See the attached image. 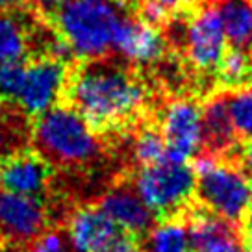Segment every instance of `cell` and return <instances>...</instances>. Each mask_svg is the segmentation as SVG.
<instances>
[{
    "instance_id": "16",
    "label": "cell",
    "mask_w": 252,
    "mask_h": 252,
    "mask_svg": "<svg viewBox=\"0 0 252 252\" xmlns=\"http://www.w3.org/2000/svg\"><path fill=\"white\" fill-rule=\"evenodd\" d=\"M32 125L17 102H0V163L32 150Z\"/></svg>"
},
{
    "instance_id": "17",
    "label": "cell",
    "mask_w": 252,
    "mask_h": 252,
    "mask_svg": "<svg viewBox=\"0 0 252 252\" xmlns=\"http://www.w3.org/2000/svg\"><path fill=\"white\" fill-rule=\"evenodd\" d=\"M226 43L234 50L252 52V0H222L217 4Z\"/></svg>"
},
{
    "instance_id": "11",
    "label": "cell",
    "mask_w": 252,
    "mask_h": 252,
    "mask_svg": "<svg viewBox=\"0 0 252 252\" xmlns=\"http://www.w3.org/2000/svg\"><path fill=\"white\" fill-rule=\"evenodd\" d=\"M171 50L159 28L145 23L137 15L130 17L119 32L115 56L123 58L141 72L150 71Z\"/></svg>"
},
{
    "instance_id": "29",
    "label": "cell",
    "mask_w": 252,
    "mask_h": 252,
    "mask_svg": "<svg viewBox=\"0 0 252 252\" xmlns=\"http://www.w3.org/2000/svg\"><path fill=\"white\" fill-rule=\"evenodd\" d=\"M4 252H23V251H19V249H11V247H6Z\"/></svg>"
},
{
    "instance_id": "10",
    "label": "cell",
    "mask_w": 252,
    "mask_h": 252,
    "mask_svg": "<svg viewBox=\"0 0 252 252\" xmlns=\"http://www.w3.org/2000/svg\"><path fill=\"white\" fill-rule=\"evenodd\" d=\"M94 206L104 212L117 226L135 237H145L158 224V219L139 197L130 174H121L111 182Z\"/></svg>"
},
{
    "instance_id": "22",
    "label": "cell",
    "mask_w": 252,
    "mask_h": 252,
    "mask_svg": "<svg viewBox=\"0 0 252 252\" xmlns=\"http://www.w3.org/2000/svg\"><path fill=\"white\" fill-rule=\"evenodd\" d=\"M28 60L0 63V102H15L23 87Z\"/></svg>"
},
{
    "instance_id": "5",
    "label": "cell",
    "mask_w": 252,
    "mask_h": 252,
    "mask_svg": "<svg viewBox=\"0 0 252 252\" xmlns=\"http://www.w3.org/2000/svg\"><path fill=\"white\" fill-rule=\"evenodd\" d=\"M130 176L139 197L154 213L158 222L180 217L195 202L197 174L189 161H173L165 158L163 161L143 167Z\"/></svg>"
},
{
    "instance_id": "20",
    "label": "cell",
    "mask_w": 252,
    "mask_h": 252,
    "mask_svg": "<svg viewBox=\"0 0 252 252\" xmlns=\"http://www.w3.org/2000/svg\"><path fill=\"white\" fill-rule=\"evenodd\" d=\"M200 6H204L202 0H139L137 17L156 28H161L169 17L193 13Z\"/></svg>"
},
{
    "instance_id": "27",
    "label": "cell",
    "mask_w": 252,
    "mask_h": 252,
    "mask_svg": "<svg viewBox=\"0 0 252 252\" xmlns=\"http://www.w3.org/2000/svg\"><path fill=\"white\" fill-rule=\"evenodd\" d=\"M241 232H243V239L245 237H252V204H251V208H249L247 215H245L243 228H241Z\"/></svg>"
},
{
    "instance_id": "4",
    "label": "cell",
    "mask_w": 252,
    "mask_h": 252,
    "mask_svg": "<svg viewBox=\"0 0 252 252\" xmlns=\"http://www.w3.org/2000/svg\"><path fill=\"white\" fill-rule=\"evenodd\" d=\"M191 165L197 174L195 202L232 226L243 228L245 215L252 204L251 176L226 159L197 156Z\"/></svg>"
},
{
    "instance_id": "8",
    "label": "cell",
    "mask_w": 252,
    "mask_h": 252,
    "mask_svg": "<svg viewBox=\"0 0 252 252\" xmlns=\"http://www.w3.org/2000/svg\"><path fill=\"white\" fill-rule=\"evenodd\" d=\"M52 226L45 200L0 188V237L6 247L23 251Z\"/></svg>"
},
{
    "instance_id": "28",
    "label": "cell",
    "mask_w": 252,
    "mask_h": 252,
    "mask_svg": "<svg viewBox=\"0 0 252 252\" xmlns=\"http://www.w3.org/2000/svg\"><path fill=\"white\" fill-rule=\"evenodd\" d=\"M243 247H245V252H252V237H245Z\"/></svg>"
},
{
    "instance_id": "6",
    "label": "cell",
    "mask_w": 252,
    "mask_h": 252,
    "mask_svg": "<svg viewBox=\"0 0 252 252\" xmlns=\"http://www.w3.org/2000/svg\"><path fill=\"white\" fill-rule=\"evenodd\" d=\"M226 54V37L222 32L219 11L215 6H200L189 17L186 48L182 62L186 63L195 84L197 94L204 100L217 91V71Z\"/></svg>"
},
{
    "instance_id": "21",
    "label": "cell",
    "mask_w": 252,
    "mask_h": 252,
    "mask_svg": "<svg viewBox=\"0 0 252 252\" xmlns=\"http://www.w3.org/2000/svg\"><path fill=\"white\" fill-rule=\"evenodd\" d=\"M228 108L237 137H252V86L228 91Z\"/></svg>"
},
{
    "instance_id": "24",
    "label": "cell",
    "mask_w": 252,
    "mask_h": 252,
    "mask_svg": "<svg viewBox=\"0 0 252 252\" xmlns=\"http://www.w3.org/2000/svg\"><path fill=\"white\" fill-rule=\"evenodd\" d=\"M220 159H226V161L236 163L239 169H243L245 173L252 178V137H249V139H239L236 147L230 150L224 158H220Z\"/></svg>"
},
{
    "instance_id": "2",
    "label": "cell",
    "mask_w": 252,
    "mask_h": 252,
    "mask_svg": "<svg viewBox=\"0 0 252 252\" xmlns=\"http://www.w3.org/2000/svg\"><path fill=\"white\" fill-rule=\"evenodd\" d=\"M32 150L56 173L110 178L126 174L119 165L108 137L96 132L86 119L65 104L33 117Z\"/></svg>"
},
{
    "instance_id": "26",
    "label": "cell",
    "mask_w": 252,
    "mask_h": 252,
    "mask_svg": "<svg viewBox=\"0 0 252 252\" xmlns=\"http://www.w3.org/2000/svg\"><path fill=\"white\" fill-rule=\"evenodd\" d=\"M32 8V0H0V11Z\"/></svg>"
},
{
    "instance_id": "23",
    "label": "cell",
    "mask_w": 252,
    "mask_h": 252,
    "mask_svg": "<svg viewBox=\"0 0 252 252\" xmlns=\"http://www.w3.org/2000/svg\"><path fill=\"white\" fill-rule=\"evenodd\" d=\"M23 252H74L69 232L65 226H52L45 230L35 241L24 247Z\"/></svg>"
},
{
    "instance_id": "18",
    "label": "cell",
    "mask_w": 252,
    "mask_h": 252,
    "mask_svg": "<svg viewBox=\"0 0 252 252\" xmlns=\"http://www.w3.org/2000/svg\"><path fill=\"white\" fill-rule=\"evenodd\" d=\"M139 243L141 252H191L186 213L159 220L147 236L139 239Z\"/></svg>"
},
{
    "instance_id": "19",
    "label": "cell",
    "mask_w": 252,
    "mask_h": 252,
    "mask_svg": "<svg viewBox=\"0 0 252 252\" xmlns=\"http://www.w3.org/2000/svg\"><path fill=\"white\" fill-rule=\"evenodd\" d=\"M252 86V58L247 52L228 48L217 71V89H241Z\"/></svg>"
},
{
    "instance_id": "31",
    "label": "cell",
    "mask_w": 252,
    "mask_h": 252,
    "mask_svg": "<svg viewBox=\"0 0 252 252\" xmlns=\"http://www.w3.org/2000/svg\"><path fill=\"white\" fill-rule=\"evenodd\" d=\"M251 58H252V52H251Z\"/></svg>"
},
{
    "instance_id": "12",
    "label": "cell",
    "mask_w": 252,
    "mask_h": 252,
    "mask_svg": "<svg viewBox=\"0 0 252 252\" xmlns=\"http://www.w3.org/2000/svg\"><path fill=\"white\" fill-rule=\"evenodd\" d=\"M54 174L56 171L43 158L33 150H28L0 163V188L47 202L52 191Z\"/></svg>"
},
{
    "instance_id": "14",
    "label": "cell",
    "mask_w": 252,
    "mask_h": 252,
    "mask_svg": "<svg viewBox=\"0 0 252 252\" xmlns=\"http://www.w3.org/2000/svg\"><path fill=\"white\" fill-rule=\"evenodd\" d=\"M65 228L69 232L72 251L96 252L121 226L94 204H80L67 219Z\"/></svg>"
},
{
    "instance_id": "25",
    "label": "cell",
    "mask_w": 252,
    "mask_h": 252,
    "mask_svg": "<svg viewBox=\"0 0 252 252\" xmlns=\"http://www.w3.org/2000/svg\"><path fill=\"white\" fill-rule=\"evenodd\" d=\"M71 0H32V8L35 9V13L43 17L45 21L52 23L54 17L58 15V11Z\"/></svg>"
},
{
    "instance_id": "1",
    "label": "cell",
    "mask_w": 252,
    "mask_h": 252,
    "mask_svg": "<svg viewBox=\"0 0 252 252\" xmlns=\"http://www.w3.org/2000/svg\"><path fill=\"white\" fill-rule=\"evenodd\" d=\"M161 94L145 72L113 54L72 63L62 104L111 135L149 117Z\"/></svg>"
},
{
    "instance_id": "3",
    "label": "cell",
    "mask_w": 252,
    "mask_h": 252,
    "mask_svg": "<svg viewBox=\"0 0 252 252\" xmlns=\"http://www.w3.org/2000/svg\"><path fill=\"white\" fill-rule=\"evenodd\" d=\"M134 15L126 0H71L52 24L76 60H96L115 54L119 32Z\"/></svg>"
},
{
    "instance_id": "30",
    "label": "cell",
    "mask_w": 252,
    "mask_h": 252,
    "mask_svg": "<svg viewBox=\"0 0 252 252\" xmlns=\"http://www.w3.org/2000/svg\"><path fill=\"white\" fill-rule=\"evenodd\" d=\"M4 249H6V245H4V241H2V237H0V252H4Z\"/></svg>"
},
{
    "instance_id": "15",
    "label": "cell",
    "mask_w": 252,
    "mask_h": 252,
    "mask_svg": "<svg viewBox=\"0 0 252 252\" xmlns=\"http://www.w3.org/2000/svg\"><path fill=\"white\" fill-rule=\"evenodd\" d=\"M39 19L33 8L0 11V63L28 60L32 30Z\"/></svg>"
},
{
    "instance_id": "13",
    "label": "cell",
    "mask_w": 252,
    "mask_h": 252,
    "mask_svg": "<svg viewBox=\"0 0 252 252\" xmlns=\"http://www.w3.org/2000/svg\"><path fill=\"white\" fill-rule=\"evenodd\" d=\"M202 125V147L198 156L220 159L239 141L228 108V91L217 89L202 100L200 108Z\"/></svg>"
},
{
    "instance_id": "7",
    "label": "cell",
    "mask_w": 252,
    "mask_h": 252,
    "mask_svg": "<svg viewBox=\"0 0 252 252\" xmlns=\"http://www.w3.org/2000/svg\"><path fill=\"white\" fill-rule=\"evenodd\" d=\"M202 98L161 94L154 108V119L167 143V158L173 161H189L200 154Z\"/></svg>"
},
{
    "instance_id": "9",
    "label": "cell",
    "mask_w": 252,
    "mask_h": 252,
    "mask_svg": "<svg viewBox=\"0 0 252 252\" xmlns=\"http://www.w3.org/2000/svg\"><path fill=\"white\" fill-rule=\"evenodd\" d=\"M67 63L58 60H28L23 87L15 102L32 119L63 102L69 76Z\"/></svg>"
}]
</instances>
